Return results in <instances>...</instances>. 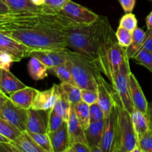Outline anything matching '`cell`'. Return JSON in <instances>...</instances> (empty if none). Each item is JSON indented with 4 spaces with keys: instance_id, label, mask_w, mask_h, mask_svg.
Listing matches in <instances>:
<instances>
[{
    "instance_id": "obj_1",
    "label": "cell",
    "mask_w": 152,
    "mask_h": 152,
    "mask_svg": "<svg viewBox=\"0 0 152 152\" xmlns=\"http://www.w3.org/2000/svg\"><path fill=\"white\" fill-rule=\"evenodd\" d=\"M75 25L60 13H15L13 20L1 31L33 50L67 48L66 30Z\"/></svg>"
},
{
    "instance_id": "obj_2",
    "label": "cell",
    "mask_w": 152,
    "mask_h": 152,
    "mask_svg": "<svg viewBox=\"0 0 152 152\" xmlns=\"http://www.w3.org/2000/svg\"><path fill=\"white\" fill-rule=\"evenodd\" d=\"M66 39L67 48L83 56L107 77V54L117 39L107 17L99 16L89 25L68 27L66 30Z\"/></svg>"
},
{
    "instance_id": "obj_3",
    "label": "cell",
    "mask_w": 152,
    "mask_h": 152,
    "mask_svg": "<svg viewBox=\"0 0 152 152\" xmlns=\"http://www.w3.org/2000/svg\"><path fill=\"white\" fill-rule=\"evenodd\" d=\"M113 95L119 108L117 130L113 152H134L138 147V137L134 129L131 114L124 108L114 90Z\"/></svg>"
},
{
    "instance_id": "obj_4",
    "label": "cell",
    "mask_w": 152,
    "mask_h": 152,
    "mask_svg": "<svg viewBox=\"0 0 152 152\" xmlns=\"http://www.w3.org/2000/svg\"><path fill=\"white\" fill-rule=\"evenodd\" d=\"M66 62L73 80L80 89L97 90V79L100 72L91 62L74 50L66 48Z\"/></svg>"
},
{
    "instance_id": "obj_5",
    "label": "cell",
    "mask_w": 152,
    "mask_h": 152,
    "mask_svg": "<svg viewBox=\"0 0 152 152\" xmlns=\"http://www.w3.org/2000/svg\"><path fill=\"white\" fill-rule=\"evenodd\" d=\"M131 72L129 59L127 58L122 62L118 71L114 73L110 81L111 82L112 87L114 91L117 94L124 108L131 114L134 111V107L130 96L128 77Z\"/></svg>"
},
{
    "instance_id": "obj_6",
    "label": "cell",
    "mask_w": 152,
    "mask_h": 152,
    "mask_svg": "<svg viewBox=\"0 0 152 152\" xmlns=\"http://www.w3.org/2000/svg\"><path fill=\"white\" fill-rule=\"evenodd\" d=\"M59 13L75 25H89L99 18V15L72 0H67Z\"/></svg>"
},
{
    "instance_id": "obj_7",
    "label": "cell",
    "mask_w": 152,
    "mask_h": 152,
    "mask_svg": "<svg viewBox=\"0 0 152 152\" xmlns=\"http://www.w3.org/2000/svg\"><path fill=\"white\" fill-rule=\"evenodd\" d=\"M0 117L14 126L21 132L26 131L28 110L16 105L9 97L0 108Z\"/></svg>"
},
{
    "instance_id": "obj_8",
    "label": "cell",
    "mask_w": 152,
    "mask_h": 152,
    "mask_svg": "<svg viewBox=\"0 0 152 152\" xmlns=\"http://www.w3.org/2000/svg\"><path fill=\"white\" fill-rule=\"evenodd\" d=\"M118 115L119 108L117 104L114 101V105L111 111L108 116L104 118V130L101 142V149L102 152H113V151L117 130Z\"/></svg>"
},
{
    "instance_id": "obj_9",
    "label": "cell",
    "mask_w": 152,
    "mask_h": 152,
    "mask_svg": "<svg viewBox=\"0 0 152 152\" xmlns=\"http://www.w3.org/2000/svg\"><path fill=\"white\" fill-rule=\"evenodd\" d=\"M33 51L30 48L0 31V52L10 55L14 62H19L27 56H30Z\"/></svg>"
},
{
    "instance_id": "obj_10",
    "label": "cell",
    "mask_w": 152,
    "mask_h": 152,
    "mask_svg": "<svg viewBox=\"0 0 152 152\" xmlns=\"http://www.w3.org/2000/svg\"><path fill=\"white\" fill-rule=\"evenodd\" d=\"M49 111L48 110L28 109V120L26 131L28 132L47 134Z\"/></svg>"
},
{
    "instance_id": "obj_11",
    "label": "cell",
    "mask_w": 152,
    "mask_h": 152,
    "mask_svg": "<svg viewBox=\"0 0 152 152\" xmlns=\"http://www.w3.org/2000/svg\"><path fill=\"white\" fill-rule=\"evenodd\" d=\"M97 92H98V104L101 107L105 117L108 116L114 105L113 88L112 86L105 81L102 76L99 74L97 79Z\"/></svg>"
},
{
    "instance_id": "obj_12",
    "label": "cell",
    "mask_w": 152,
    "mask_h": 152,
    "mask_svg": "<svg viewBox=\"0 0 152 152\" xmlns=\"http://www.w3.org/2000/svg\"><path fill=\"white\" fill-rule=\"evenodd\" d=\"M60 96L59 85L54 84L46 91H38L33 102L31 108L37 110L52 109Z\"/></svg>"
},
{
    "instance_id": "obj_13",
    "label": "cell",
    "mask_w": 152,
    "mask_h": 152,
    "mask_svg": "<svg viewBox=\"0 0 152 152\" xmlns=\"http://www.w3.org/2000/svg\"><path fill=\"white\" fill-rule=\"evenodd\" d=\"M52 152H66L70 146L67 122L64 121L57 130L49 132Z\"/></svg>"
},
{
    "instance_id": "obj_14",
    "label": "cell",
    "mask_w": 152,
    "mask_h": 152,
    "mask_svg": "<svg viewBox=\"0 0 152 152\" xmlns=\"http://www.w3.org/2000/svg\"><path fill=\"white\" fill-rule=\"evenodd\" d=\"M128 80H129L130 96L134 108L146 114L148 102L146 100V98L143 94L138 80L136 78L134 74L131 72L130 73L128 77Z\"/></svg>"
},
{
    "instance_id": "obj_15",
    "label": "cell",
    "mask_w": 152,
    "mask_h": 152,
    "mask_svg": "<svg viewBox=\"0 0 152 152\" xmlns=\"http://www.w3.org/2000/svg\"><path fill=\"white\" fill-rule=\"evenodd\" d=\"M66 50H34L30 56H34L41 61L48 68L64 63L66 60Z\"/></svg>"
},
{
    "instance_id": "obj_16",
    "label": "cell",
    "mask_w": 152,
    "mask_h": 152,
    "mask_svg": "<svg viewBox=\"0 0 152 152\" xmlns=\"http://www.w3.org/2000/svg\"><path fill=\"white\" fill-rule=\"evenodd\" d=\"M128 58L126 54V49L122 47L117 42L113 44L109 49L107 54V68H108L109 80H111L112 77L116 71H118L119 67L125 59Z\"/></svg>"
},
{
    "instance_id": "obj_17",
    "label": "cell",
    "mask_w": 152,
    "mask_h": 152,
    "mask_svg": "<svg viewBox=\"0 0 152 152\" xmlns=\"http://www.w3.org/2000/svg\"><path fill=\"white\" fill-rule=\"evenodd\" d=\"M104 120L90 123L89 126L85 129L86 141L90 148L91 152H102L101 149V142L104 130Z\"/></svg>"
},
{
    "instance_id": "obj_18",
    "label": "cell",
    "mask_w": 152,
    "mask_h": 152,
    "mask_svg": "<svg viewBox=\"0 0 152 152\" xmlns=\"http://www.w3.org/2000/svg\"><path fill=\"white\" fill-rule=\"evenodd\" d=\"M66 122L70 145L77 142H83V143L88 145L84 129L82 128L81 125L80 124L78 120H77L73 105H71L69 116V118Z\"/></svg>"
},
{
    "instance_id": "obj_19",
    "label": "cell",
    "mask_w": 152,
    "mask_h": 152,
    "mask_svg": "<svg viewBox=\"0 0 152 152\" xmlns=\"http://www.w3.org/2000/svg\"><path fill=\"white\" fill-rule=\"evenodd\" d=\"M37 92L38 90L37 89L26 86L21 90L12 93L9 95V98L16 105L28 110L31 108Z\"/></svg>"
},
{
    "instance_id": "obj_20",
    "label": "cell",
    "mask_w": 152,
    "mask_h": 152,
    "mask_svg": "<svg viewBox=\"0 0 152 152\" xmlns=\"http://www.w3.org/2000/svg\"><path fill=\"white\" fill-rule=\"evenodd\" d=\"M10 143L17 149L18 152H46L43 148L39 146L28 132L24 131Z\"/></svg>"
},
{
    "instance_id": "obj_21",
    "label": "cell",
    "mask_w": 152,
    "mask_h": 152,
    "mask_svg": "<svg viewBox=\"0 0 152 152\" xmlns=\"http://www.w3.org/2000/svg\"><path fill=\"white\" fill-rule=\"evenodd\" d=\"M1 91L7 94L21 90L26 87L19 79L16 78L9 70L2 69L1 72Z\"/></svg>"
},
{
    "instance_id": "obj_22",
    "label": "cell",
    "mask_w": 152,
    "mask_h": 152,
    "mask_svg": "<svg viewBox=\"0 0 152 152\" xmlns=\"http://www.w3.org/2000/svg\"><path fill=\"white\" fill-rule=\"evenodd\" d=\"M10 10V13L42 12L41 7L36 5L32 0H1Z\"/></svg>"
},
{
    "instance_id": "obj_23",
    "label": "cell",
    "mask_w": 152,
    "mask_h": 152,
    "mask_svg": "<svg viewBox=\"0 0 152 152\" xmlns=\"http://www.w3.org/2000/svg\"><path fill=\"white\" fill-rule=\"evenodd\" d=\"M29 75L34 80H43L48 77V68L46 65L34 56H31L28 65Z\"/></svg>"
},
{
    "instance_id": "obj_24",
    "label": "cell",
    "mask_w": 152,
    "mask_h": 152,
    "mask_svg": "<svg viewBox=\"0 0 152 152\" xmlns=\"http://www.w3.org/2000/svg\"><path fill=\"white\" fill-rule=\"evenodd\" d=\"M145 32L142 28L137 27L132 32V40L128 48H126V54L128 59H133L136 53L139 51L144 41Z\"/></svg>"
},
{
    "instance_id": "obj_25",
    "label": "cell",
    "mask_w": 152,
    "mask_h": 152,
    "mask_svg": "<svg viewBox=\"0 0 152 152\" xmlns=\"http://www.w3.org/2000/svg\"><path fill=\"white\" fill-rule=\"evenodd\" d=\"M131 117L139 140L149 129L148 121L145 114L135 108L131 114Z\"/></svg>"
},
{
    "instance_id": "obj_26",
    "label": "cell",
    "mask_w": 152,
    "mask_h": 152,
    "mask_svg": "<svg viewBox=\"0 0 152 152\" xmlns=\"http://www.w3.org/2000/svg\"><path fill=\"white\" fill-rule=\"evenodd\" d=\"M59 87H60V96L59 97H58L55 105H54L53 109L55 110L57 113H58L60 115L62 116L63 118L66 121L69 118V116L72 104L70 103L66 94L65 92L63 91V89L61 88L60 85H59Z\"/></svg>"
},
{
    "instance_id": "obj_27",
    "label": "cell",
    "mask_w": 152,
    "mask_h": 152,
    "mask_svg": "<svg viewBox=\"0 0 152 152\" xmlns=\"http://www.w3.org/2000/svg\"><path fill=\"white\" fill-rule=\"evenodd\" d=\"M48 71H49V72L55 74L61 80V83H68L75 85L74 80H73L72 75L71 71L69 69V67L68 64L66 62V60L64 63L57 65V66L52 67V68H48Z\"/></svg>"
},
{
    "instance_id": "obj_28",
    "label": "cell",
    "mask_w": 152,
    "mask_h": 152,
    "mask_svg": "<svg viewBox=\"0 0 152 152\" xmlns=\"http://www.w3.org/2000/svg\"><path fill=\"white\" fill-rule=\"evenodd\" d=\"M74 106L75 111L79 123L83 129H86L90 124V115H89V105L83 101H80Z\"/></svg>"
},
{
    "instance_id": "obj_29",
    "label": "cell",
    "mask_w": 152,
    "mask_h": 152,
    "mask_svg": "<svg viewBox=\"0 0 152 152\" xmlns=\"http://www.w3.org/2000/svg\"><path fill=\"white\" fill-rule=\"evenodd\" d=\"M60 86L66 93L72 105H75L81 101V89L77 86L68 83H61Z\"/></svg>"
},
{
    "instance_id": "obj_30",
    "label": "cell",
    "mask_w": 152,
    "mask_h": 152,
    "mask_svg": "<svg viewBox=\"0 0 152 152\" xmlns=\"http://www.w3.org/2000/svg\"><path fill=\"white\" fill-rule=\"evenodd\" d=\"M0 134L12 141L20 134L21 132L0 117Z\"/></svg>"
},
{
    "instance_id": "obj_31",
    "label": "cell",
    "mask_w": 152,
    "mask_h": 152,
    "mask_svg": "<svg viewBox=\"0 0 152 152\" xmlns=\"http://www.w3.org/2000/svg\"><path fill=\"white\" fill-rule=\"evenodd\" d=\"M67 0H43L41 7L43 13H59Z\"/></svg>"
},
{
    "instance_id": "obj_32",
    "label": "cell",
    "mask_w": 152,
    "mask_h": 152,
    "mask_svg": "<svg viewBox=\"0 0 152 152\" xmlns=\"http://www.w3.org/2000/svg\"><path fill=\"white\" fill-rule=\"evenodd\" d=\"M133 59L152 73V51L140 50L136 53Z\"/></svg>"
},
{
    "instance_id": "obj_33",
    "label": "cell",
    "mask_w": 152,
    "mask_h": 152,
    "mask_svg": "<svg viewBox=\"0 0 152 152\" xmlns=\"http://www.w3.org/2000/svg\"><path fill=\"white\" fill-rule=\"evenodd\" d=\"M27 132V131H26ZM30 136L33 138L36 143L45 150L46 152H52V145H51L50 139L48 134H40V133H33V132H28Z\"/></svg>"
},
{
    "instance_id": "obj_34",
    "label": "cell",
    "mask_w": 152,
    "mask_h": 152,
    "mask_svg": "<svg viewBox=\"0 0 152 152\" xmlns=\"http://www.w3.org/2000/svg\"><path fill=\"white\" fill-rule=\"evenodd\" d=\"M116 37L118 43L124 48H128L132 40V32L126 28L119 26L116 32Z\"/></svg>"
},
{
    "instance_id": "obj_35",
    "label": "cell",
    "mask_w": 152,
    "mask_h": 152,
    "mask_svg": "<svg viewBox=\"0 0 152 152\" xmlns=\"http://www.w3.org/2000/svg\"><path fill=\"white\" fill-rule=\"evenodd\" d=\"M138 147L141 152H152V130L149 129L138 140Z\"/></svg>"
},
{
    "instance_id": "obj_36",
    "label": "cell",
    "mask_w": 152,
    "mask_h": 152,
    "mask_svg": "<svg viewBox=\"0 0 152 152\" xmlns=\"http://www.w3.org/2000/svg\"><path fill=\"white\" fill-rule=\"evenodd\" d=\"M64 121H66V120L63 118L62 116L57 113L53 108L51 109L49 111V126H48L47 133L57 130Z\"/></svg>"
},
{
    "instance_id": "obj_37",
    "label": "cell",
    "mask_w": 152,
    "mask_h": 152,
    "mask_svg": "<svg viewBox=\"0 0 152 152\" xmlns=\"http://www.w3.org/2000/svg\"><path fill=\"white\" fill-rule=\"evenodd\" d=\"M119 26L133 32L137 28V19L135 15L132 13H125L120 19Z\"/></svg>"
},
{
    "instance_id": "obj_38",
    "label": "cell",
    "mask_w": 152,
    "mask_h": 152,
    "mask_svg": "<svg viewBox=\"0 0 152 152\" xmlns=\"http://www.w3.org/2000/svg\"><path fill=\"white\" fill-rule=\"evenodd\" d=\"M89 115H90V123L100 121L104 120L105 118L104 111H102L98 102H95L89 105Z\"/></svg>"
},
{
    "instance_id": "obj_39",
    "label": "cell",
    "mask_w": 152,
    "mask_h": 152,
    "mask_svg": "<svg viewBox=\"0 0 152 152\" xmlns=\"http://www.w3.org/2000/svg\"><path fill=\"white\" fill-rule=\"evenodd\" d=\"M81 100L89 105L97 102L98 92L93 89H81Z\"/></svg>"
},
{
    "instance_id": "obj_40",
    "label": "cell",
    "mask_w": 152,
    "mask_h": 152,
    "mask_svg": "<svg viewBox=\"0 0 152 152\" xmlns=\"http://www.w3.org/2000/svg\"><path fill=\"white\" fill-rule=\"evenodd\" d=\"M140 50L152 51V29H147L145 31L144 41L139 50Z\"/></svg>"
},
{
    "instance_id": "obj_41",
    "label": "cell",
    "mask_w": 152,
    "mask_h": 152,
    "mask_svg": "<svg viewBox=\"0 0 152 152\" xmlns=\"http://www.w3.org/2000/svg\"><path fill=\"white\" fill-rule=\"evenodd\" d=\"M66 152H91L90 148L86 144L77 142L70 145Z\"/></svg>"
},
{
    "instance_id": "obj_42",
    "label": "cell",
    "mask_w": 152,
    "mask_h": 152,
    "mask_svg": "<svg viewBox=\"0 0 152 152\" xmlns=\"http://www.w3.org/2000/svg\"><path fill=\"white\" fill-rule=\"evenodd\" d=\"M119 1L125 13H132L135 7L136 0H119Z\"/></svg>"
},
{
    "instance_id": "obj_43",
    "label": "cell",
    "mask_w": 152,
    "mask_h": 152,
    "mask_svg": "<svg viewBox=\"0 0 152 152\" xmlns=\"http://www.w3.org/2000/svg\"><path fill=\"white\" fill-rule=\"evenodd\" d=\"M12 64L10 58L7 55L0 52V68L1 69L9 70Z\"/></svg>"
},
{
    "instance_id": "obj_44",
    "label": "cell",
    "mask_w": 152,
    "mask_h": 152,
    "mask_svg": "<svg viewBox=\"0 0 152 152\" xmlns=\"http://www.w3.org/2000/svg\"><path fill=\"white\" fill-rule=\"evenodd\" d=\"M0 152H18L10 142H0Z\"/></svg>"
},
{
    "instance_id": "obj_45",
    "label": "cell",
    "mask_w": 152,
    "mask_h": 152,
    "mask_svg": "<svg viewBox=\"0 0 152 152\" xmlns=\"http://www.w3.org/2000/svg\"><path fill=\"white\" fill-rule=\"evenodd\" d=\"M146 117H147L148 121L149 124V129L152 130V101L148 104L147 112H146Z\"/></svg>"
},
{
    "instance_id": "obj_46",
    "label": "cell",
    "mask_w": 152,
    "mask_h": 152,
    "mask_svg": "<svg viewBox=\"0 0 152 152\" xmlns=\"http://www.w3.org/2000/svg\"><path fill=\"white\" fill-rule=\"evenodd\" d=\"M7 13H10V10H9V8L7 7V6L1 0H0V14Z\"/></svg>"
},
{
    "instance_id": "obj_47",
    "label": "cell",
    "mask_w": 152,
    "mask_h": 152,
    "mask_svg": "<svg viewBox=\"0 0 152 152\" xmlns=\"http://www.w3.org/2000/svg\"><path fill=\"white\" fill-rule=\"evenodd\" d=\"M147 29H152V10L147 16L145 19Z\"/></svg>"
},
{
    "instance_id": "obj_48",
    "label": "cell",
    "mask_w": 152,
    "mask_h": 152,
    "mask_svg": "<svg viewBox=\"0 0 152 152\" xmlns=\"http://www.w3.org/2000/svg\"><path fill=\"white\" fill-rule=\"evenodd\" d=\"M7 98H8V96H7L5 94L3 93L1 91H0V108H1V105H3V103L7 100Z\"/></svg>"
},
{
    "instance_id": "obj_49",
    "label": "cell",
    "mask_w": 152,
    "mask_h": 152,
    "mask_svg": "<svg viewBox=\"0 0 152 152\" xmlns=\"http://www.w3.org/2000/svg\"><path fill=\"white\" fill-rule=\"evenodd\" d=\"M0 142H10V140L7 139V137H5L4 136H3L2 134H0Z\"/></svg>"
},
{
    "instance_id": "obj_50",
    "label": "cell",
    "mask_w": 152,
    "mask_h": 152,
    "mask_svg": "<svg viewBox=\"0 0 152 152\" xmlns=\"http://www.w3.org/2000/svg\"><path fill=\"white\" fill-rule=\"evenodd\" d=\"M1 72H2V69L0 68V91H1Z\"/></svg>"
}]
</instances>
